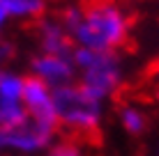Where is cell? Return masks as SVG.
I'll use <instances>...</instances> for the list:
<instances>
[{"instance_id": "cell-1", "label": "cell", "mask_w": 159, "mask_h": 156, "mask_svg": "<svg viewBox=\"0 0 159 156\" xmlns=\"http://www.w3.org/2000/svg\"><path fill=\"white\" fill-rule=\"evenodd\" d=\"M60 23L69 32L74 48L116 53L127 41L129 16L111 0H95L83 7H69Z\"/></svg>"}, {"instance_id": "cell-2", "label": "cell", "mask_w": 159, "mask_h": 156, "mask_svg": "<svg viewBox=\"0 0 159 156\" xmlns=\"http://www.w3.org/2000/svg\"><path fill=\"white\" fill-rule=\"evenodd\" d=\"M72 62L81 87L99 101L108 99L118 92L122 85V62L116 53L88 51V48H74Z\"/></svg>"}, {"instance_id": "cell-3", "label": "cell", "mask_w": 159, "mask_h": 156, "mask_svg": "<svg viewBox=\"0 0 159 156\" xmlns=\"http://www.w3.org/2000/svg\"><path fill=\"white\" fill-rule=\"evenodd\" d=\"M53 110L58 126H67L74 133H92L104 117V101L85 92L79 83H69L53 90Z\"/></svg>"}, {"instance_id": "cell-4", "label": "cell", "mask_w": 159, "mask_h": 156, "mask_svg": "<svg viewBox=\"0 0 159 156\" xmlns=\"http://www.w3.org/2000/svg\"><path fill=\"white\" fill-rule=\"evenodd\" d=\"M53 136H56V126L37 122L23 112L16 122L0 126V152L37 154L51 147Z\"/></svg>"}, {"instance_id": "cell-5", "label": "cell", "mask_w": 159, "mask_h": 156, "mask_svg": "<svg viewBox=\"0 0 159 156\" xmlns=\"http://www.w3.org/2000/svg\"><path fill=\"white\" fill-rule=\"evenodd\" d=\"M30 69H32V78H37L39 83H44L51 90L69 85L76 78L72 55H48V53H39L32 60Z\"/></svg>"}, {"instance_id": "cell-6", "label": "cell", "mask_w": 159, "mask_h": 156, "mask_svg": "<svg viewBox=\"0 0 159 156\" xmlns=\"http://www.w3.org/2000/svg\"><path fill=\"white\" fill-rule=\"evenodd\" d=\"M23 112L30 115L32 120L51 124L58 129L56 122V110H53V90L39 83L37 78H23V94H21Z\"/></svg>"}, {"instance_id": "cell-7", "label": "cell", "mask_w": 159, "mask_h": 156, "mask_svg": "<svg viewBox=\"0 0 159 156\" xmlns=\"http://www.w3.org/2000/svg\"><path fill=\"white\" fill-rule=\"evenodd\" d=\"M23 78L9 69H0V126L12 124L23 115Z\"/></svg>"}, {"instance_id": "cell-8", "label": "cell", "mask_w": 159, "mask_h": 156, "mask_svg": "<svg viewBox=\"0 0 159 156\" xmlns=\"http://www.w3.org/2000/svg\"><path fill=\"white\" fill-rule=\"evenodd\" d=\"M39 46L42 53H48V55H72L74 51V41L69 32L56 19L39 23Z\"/></svg>"}, {"instance_id": "cell-9", "label": "cell", "mask_w": 159, "mask_h": 156, "mask_svg": "<svg viewBox=\"0 0 159 156\" xmlns=\"http://www.w3.org/2000/svg\"><path fill=\"white\" fill-rule=\"evenodd\" d=\"M44 0H0V35L7 21L37 19L44 12Z\"/></svg>"}, {"instance_id": "cell-10", "label": "cell", "mask_w": 159, "mask_h": 156, "mask_svg": "<svg viewBox=\"0 0 159 156\" xmlns=\"http://www.w3.org/2000/svg\"><path fill=\"white\" fill-rule=\"evenodd\" d=\"M120 124H122V129L127 133L139 136L148 126V115L139 106H125V108H120Z\"/></svg>"}, {"instance_id": "cell-11", "label": "cell", "mask_w": 159, "mask_h": 156, "mask_svg": "<svg viewBox=\"0 0 159 156\" xmlns=\"http://www.w3.org/2000/svg\"><path fill=\"white\" fill-rule=\"evenodd\" d=\"M46 156H83V149H81L74 140H62L58 145H51Z\"/></svg>"}, {"instance_id": "cell-12", "label": "cell", "mask_w": 159, "mask_h": 156, "mask_svg": "<svg viewBox=\"0 0 159 156\" xmlns=\"http://www.w3.org/2000/svg\"><path fill=\"white\" fill-rule=\"evenodd\" d=\"M12 55H14V48H12V44H7V41H0V62L9 60Z\"/></svg>"}, {"instance_id": "cell-13", "label": "cell", "mask_w": 159, "mask_h": 156, "mask_svg": "<svg viewBox=\"0 0 159 156\" xmlns=\"http://www.w3.org/2000/svg\"><path fill=\"white\" fill-rule=\"evenodd\" d=\"M155 83H157V87H159V62H157V69H155Z\"/></svg>"}]
</instances>
